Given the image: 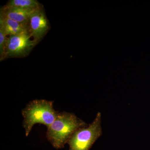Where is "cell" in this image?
<instances>
[{
  "label": "cell",
  "instance_id": "6da1fadb",
  "mask_svg": "<svg viewBox=\"0 0 150 150\" xmlns=\"http://www.w3.org/2000/svg\"><path fill=\"white\" fill-rule=\"evenodd\" d=\"M87 124L72 112H59L53 123L47 128L46 137L56 149H63L78 129Z\"/></svg>",
  "mask_w": 150,
  "mask_h": 150
},
{
  "label": "cell",
  "instance_id": "7a4b0ae2",
  "mask_svg": "<svg viewBox=\"0 0 150 150\" xmlns=\"http://www.w3.org/2000/svg\"><path fill=\"white\" fill-rule=\"evenodd\" d=\"M54 101L36 99L30 101L22 110L25 135H29L35 124H43L48 128L56 119L59 112L54 108Z\"/></svg>",
  "mask_w": 150,
  "mask_h": 150
},
{
  "label": "cell",
  "instance_id": "3957f363",
  "mask_svg": "<svg viewBox=\"0 0 150 150\" xmlns=\"http://www.w3.org/2000/svg\"><path fill=\"white\" fill-rule=\"evenodd\" d=\"M101 122V114L98 112L92 123L78 129L72 135L67 143L69 150H89L102 135Z\"/></svg>",
  "mask_w": 150,
  "mask_h": 150
},
{
  "label": "cell",
  "instance_id": "277c9868",
  "mask_svg": "<svg viewBox=\"0 0 150 150\" xmlns=\"http://www.w3.org/2000/svg\"><path fill=\"white\" fill-rule=\"evenodd\" d=\"M36 44L28 32L8 36L5 59L25 57Z\"/></svg>",
  "mask_w": 150,
  "mask_h": 150
},
{
  "label": "cell",
  "instance_id": "5b68a950",
  "mask_svg": "<svg viewBox=\"0 0 150 150\" xmlns=\"http://www.w3.org/2000/svg\"><path fill=\"white\" fill-rule=\"evenodd\" d=\"M49 29V21L42 7L38 10L30 18L28 33L37 44L45 36Z\"/></svg>",
  "mask_w": 150,
  "mask_h": 150
},
{
  "label": "cell",
  "instance_id": "8992f818",
  "mask_svg": "<svg viewBox=\"0 0 150 150\" xmlns=\"http://www.w3.org/2000/svg\"><path fill=\"white\" fill-rule=\"evenodd\" d=\"M41 8L37 9H24L6 7L4 6L1 8L0 16L8 18L18 22L28 24L30 18L32 15Z\"/></svg>",
  "mask_w": 150,
  "mask_h": 150
},
{
  "label": "cell",
  "instance_id": "52a82bcc",
  "mask_svg": "<svg viewBox=\"0 0 150 150\" xmlns=\"http://www.w3.org/2000/svg\"><path fill=\"white\" fill-rule=\"evenodd\" d=\"M0 30L7 36L28 32V24L0 16Z\"/></svg>",
  "mask_w": 150,
  "mask_h": 150
},
{
  "label": "cell",
  "instance_id": "ba28073f",
  "mask_svg": "<svg viewBox=\"0 0 150 150\" xmlns=\"http://www.w3.org/2000/svg\"><path fill=\"white\" fill-rule=\"evenodd\" d=\"M4 6L6 7L24 9H37L43 7L36 0H11Z\"/></svg>",
  "mask_w": 150,
  "mask_h": 150
},
{
  "label": "cell",
  "instance_id": "9c48e42d",
  "mask_svg": "<svg viewBox=\"0 0 150 150\" xmlns=\"http://www.w3.org/2000/svg\"><path fill=\"white\" fill-rule=\"evenodd\" d=\"M8 36L0 30V61L5 59L6 51V48Z\"/></svg>",
  "mask_w": 150,
  "mask_h": 150
}]
</instances>
